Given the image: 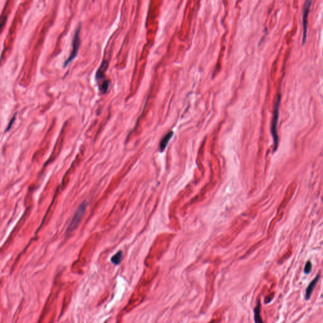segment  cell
Segmentation results:
<instances>
[{
	"label": "cell",
	"mask_w": 323,
	"mask_h": 323,
	"mask_svg": "<svg viewBox=\"0 0 323 323\" xmlns=\"http://www.w3.org/2000/svg\"><path fill=\"white\" fill-rule=\"evenodd\" d=\"M86 207V202L85 201L79 206V208L78 210H77L74 217L73 218V220H72L71 222L70 223L68 226V230H67V233L71 232L72 231H73L76 227V226L78 225V223L80 222L81 218L82 217V216L85 211Z\"/></svg>",
	"instance_id": "cell-3"
},
{
	"label": "cell",
	"mask_w": 323,
	"mask_h": 323,
	"mask_svg": "<svg viewBox=\"0 0 323 323\" xmlns=\"http://www.w3.org/2000/svg\"><path fill=\"white\" fill-rule=\"evenodd\" d=\"M109 85H110V82L109 81H107V80H105L104 82H102V83L100 84L99 86V90L100 91V92H102V94H105L106 91H107V90L109 89Z\"/></svg>",
	"instance_id": "cell-10"
},
{
	"label": "cell",
	"mask_w": 323,
	"mask_h": 323,
	"mask_svg": "<svg viewBox=\"0 0 323 323\" xmlns=\"http://www.w3.org/2000/svg\"><path fill=\"white\" fill-rule=\"evenodd\" d=\"M15 118H16V114L13 115V117L12 118V119H11L10 121H9V124H8V127H7V129L5 130V131H6V132H7L8 131H9V129H10V128H12V124L14 123V121H15Z\"/></svg>",
	"instance_id": "cell-12"
},
{
	"label": "cell",
	"mask_w": 323,
	"mask_h": 323,
	"mask_svg": "<svg viewBox=\"0 0 323 323\" xmlns=\"http://www.w3.org/2000/svg\"><path fill=\"white\" fill-rule=\"evenodd\" d=\"M260 311H261V302L259 300L254 310L255 323H263L261 316H260Z\"/></svg>",
	"instance_id": "cell-8"
},
{
	"label": "cell",
	"mask_w": 323,
	"mask_h": 323,
	"mask_svg": "<svg viewBox=\"0 0 323 323\" xmlns=\"http://www.w3.org/2000/svg\"><path fill=\"white\" fill-rule=\"evenodd\" d=\"M80 29H81V25L80 24L78 27L77 28L76 30L75 31V33L74 34V37H73V41H72L73 49H72V51L71 52V54H70L69 57L65 62V63H64V66L65 67L68 65L70 63V62H71L72 61H73L75 58V57L77 55V53H78V49L80 48Z\"/></svg>",
	"instance_id": "cell-2"
},
{
	"label": "cell",
	"mask_w": 323,
	"mask_h": 323,
	"mask_svg": "<svg viewBox=\"0 0 323 323\" xmlns=\"http://www.w3.org/2000/svg\"><path fill=\"white\" fill-rule=\"evenodd\" d=\"M280 99H281V96H280V94H279L277 96V99L276 101L275 105H274L273 116L272 124H271V134H272L273 142H274V151H276L277 150V148L278 146V132H277V126H278V118H279V103H280Z\"/></svg>",
	"instance_id": "cell-1"
},
{
	"label": "cell",
	"mask_w": 323,
	"mask_h": 323,
	"mask_svg": "<svg viewBox=\"0 0 323 323\" xmlns=\"http://www.w3.org/2000/svg\"><path fill=\"white\" fill-rule=\"evenodd\" d=\"M123 259V252L121 250H119V251L115 254L111 258V262L115 264L118 265L120 263Z\"/></svg>",
	"instance_id": "cell-9"
},
{
	"label": "cell",
	"mask_w": 323,
	"mask_h": 323,
	"mask_svg": "<svg viewBox=\"0 0 323 323\" xmlns=\"http://www.w3.org/2000/svg\"><path fill=\"white\" fill-rule=\"evenodd\" d=\"M312 263L311 261H308L306 265H305V267H304V269H303V271H304V273L306 274H308L310 273L311 271H312Z\"/></svg>",
	"instance_id": "cell-11"
},
{
	"label": "cell",
	"mask_w": 323,
	"mask_h": 323,
	"mask_svg": "<svg viewBox=\"0 0 323 323\" xmlns=\"http://www.w3.org/2000/svg\"><path fill=\"white\" fill-rule=\"evenodd\" d=\"M311 1H306L303 8V41L302 44H304L306 41L307 37V24H308V15L309 13L310 8L311 5Z\"/></svg>",
	"instance_id": "cell-4"
},
{
	"label": "cell",
	"mask_w": 323,
	"mask_h": 323,
	"mask_svg": "<svg viewBox=\"0 0 323 323\" xmlns=\"http://www.w3.org/2000/svg\"><path fill=\"white\" fill-rule=\"evenodd\" d=\"M319 278H320V274H317L316 277L313 279V280H312V282L309 283V285H308V287H307L306 290V299L307 300L310 299V297L312 295L313 290H314V288L316 287V284L318 282V280H319Z\"/></svg>",
	"instance_id": "cell-6"
},
{
	"label": "cell",
	"mask_w": 323,
	"mask_h": 323,
	"mask_svg": "<svg viewBox=\"0 0 323 323\" xmlns=\"http://www.w3.org/2000/svg\"><path fill=\"white\" fill-rule=\"evenodd\" d=\"M173 133L172 131H170L162 139V140L160 143V146H159V148H160V151L161 152L164 151L166 147L167 146L168 142L170 141V139L173 136Z\"/></svg>",
	"instance_id": "cell-7"
},
{
	"label": "cell",
	"mask_w": 323,
	"mask_h": 323,
	"mask_svg": "<svg viewBox=\"0 0 323 323\" xmlns=\"http://www.w3.org/2000/svg\"><path fill=\"white\" fill-rule=\"evenodd\" d=\"M108 65H109L108 62L107 61H104L102 62V64H101L100 66L99 67V68L98 69L97 73H96L95 78L99 85L102 83V82H104V81H105L104 80L105 78L104 73L108 68Z\"/></svg>",
	"instance_id": "cell-5"
}]
</instances>
